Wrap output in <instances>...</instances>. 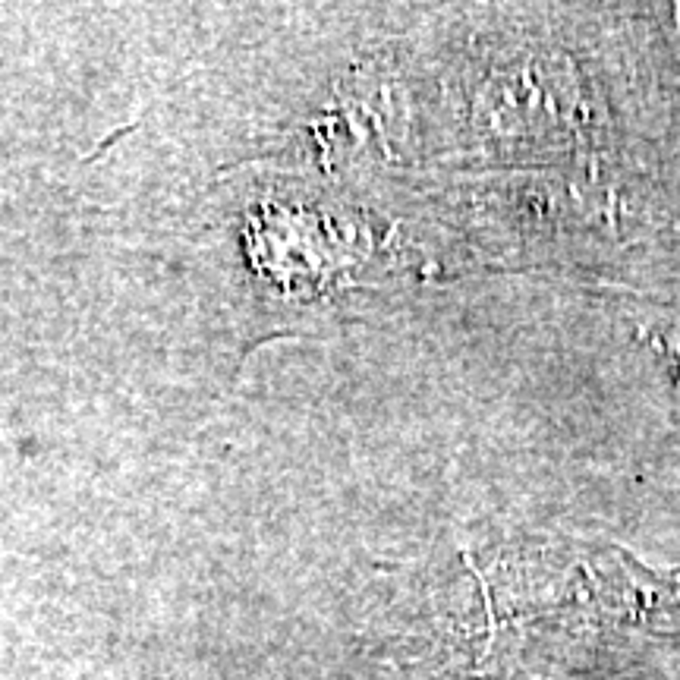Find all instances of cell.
Listing matches in <instances>:
<instances>
[{"label": "cell", "instance_id": "obj_2", "mask_svg": "<svg viewBox=\"0 0 680 680\" xmlns=\"http://www.w3.org/2000/svg\"><path fill=\"white\" fill-rule=\"evenodd\" d=\"M674 25H677V29H674V38H677V54H680V3L674 7Z\"/></svg>", "mask_w": 680, "mask_h": 680}, {"label": "cell", "instance_id": "obj_1", "mask_svg": "<svg viewBox=\"0 0 680 680\" xmlns=\"http://www.w3.org/2000/svg\"><path fill=\"white\" fill-rule=\"evenodd\" d=\"M624 576L630 580L633 602L643 611V617L655 627L671 624L680 627V570L677 573H649L630 558H621Z\"/></svg>", "mask_w": 680, "mask_h": 680}]
</instances>
